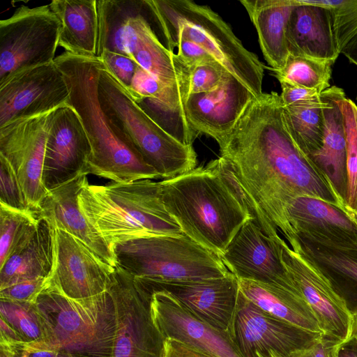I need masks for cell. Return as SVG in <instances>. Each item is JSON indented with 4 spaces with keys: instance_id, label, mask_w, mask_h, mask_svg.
<instances>
[{
    "instance_id": "cell-9",
    "label": "cell",
    "mask_w": 357,
    "mask_h": 357,
    "mask_svg": "<svg viewBox=\"0 0 357 357\" xmlns=\"http://www.w3.org/2000/svg\"><path fill=\"white\" fill-rule=\"evenodd\" d=\"M61 22L49 5L21 6L0 21V83L30 68L54 62Z\"/></svg>"
},
{
    "instance_id": "cell-52",
    "label": "cell",
    "mask_w": 357,
    "mask_h": 357,
    "mask_svg": "<svg viewBox=\"0 0 357 357\" xmlns=\"http://www.w3.org/2000/svg\"><path fill=\"white\" fill-rule=\"evenodd\" d=\"M354 329L357 334V315H354Z\"/></svg>"
},
{
    "instance_id": "cell-39",
    "label": "cell",
    "mask_w": 357,
    "mask_h": 357,
    "mask_svg": "<svg viewBox=\"0 0 357 357\" xmlns=\"http://www.w3.org/2000/svg\"><path fill=\"white\" fill-rule=\"evenodd\" d=\"M102 63L107 70L127 90L139 64L128 56L103 50L97 57Z\"/></svg>"
},
{
    "instance_id": "cell-40",
    "label": "cell",
    "mask_w": 357,
    "mask_h": 357,
    "mask_svg": "<svg viewBox=\"0 0 357 357\" xmlns=\"http://www.w3.org/2000/svg\"><path fill=\"white\" fill-rule=\"evenodd\" d=\"M50 278H38L24 280L0 289V299L36 303L47 287Z\"/></svg>"
},
{
    "instance_id": "cell-37",
    "label": "cell",
    "mask_w": 357,
    "mask_h": 357,
    "mask_svg": "<svg viewBox=\"0 0 357 357\" xmlns=\"http://www.w3.org/2000/svg\"><path fill=\"white\" fill-rule=\"evenodd\" d=\"M182 65L187 99L192 95L212 90L229 73L218 61L203 62L190 66Z\"/></svg>"
},
{
    "instance_id": "cell-17",
    "label": "cell",
    "mask_w": 357,
    "mask_h": 357,
    "mask_svg": "<svg viewBox=\"0 0 357 357\" xmlns=\"http://www.w3.org/2000/svg\"><path fill=\"white\" fill-rule=\"evenodd\" d=\"M150 313L164 339H175L214 357H243L230 334L201 319L166 291L151 293Z\"/></svg>"
},
{
    "instance_id": "cell-28",
    "label": "cell",
    "mask_w": 357,
    "mask_h": 357,
    "mask_svg": "<svg viewBox=\"0 0 357 357\" xmlns=\"http://www.w3.org/2000/svg\"><path fill=\"white\" fill-rule=\"evenodd\" d=\"M239 289L267 313L307 331L324 334L316 317L295 284L284 287L238 280Z\"/></svg>"
},
{
    "instance_id": "cell-41",
    "label": "cell",
    "mask_w": 357,
    "mask_h": 357,
    "mask_svg": "<svg viewBox=\"0 0 357 357\" xmlns=\"http://www.w3.org/2000/svg\"><path fill=\"white\" fill-rule=\"evenodd\" d=\"M282 92L280 95L283 106L308 104L321 101L317 90L296 86L287 82H280Z\"/></svg>"
},
{
    "instance_id": "cell-46",
    "label": "cell",
    "mask_w": 357,
    "mask_h": 357,
    "mask_svg": "<svg viewBox=\"0 0 357 357\" xmlns=\"http://www.w3.org/2000/svg\"><path fill=\"white\" fill-rule=\"evenodd\" d=\"M23 342L17 332L3 318L0 317V345L14 347Z\"/></svg>"
},
{
    "instance_id": "cell-26",
    "label": "cell",
    "mask_w": 357,
    "mask_h": 357,
    "mask_svg": "<svg viewBox=\"0 0 357 357\" xmlns=\"http://www.w3.org/2000/svg\"><path fill=\"white\" fill-rule=\"evenodd\" d=\"M31 231L0 266V289L24 280L50 278L55 259V227L38 216Z\"/></svg>"
},
{
    "instance_id": "cell-45",
    "label": "cell",
    "mask_w": 357,
    "mask_h": 357,
    "mask_svg": "<svg viewBox=\"0 0 357 357\" xmlns=\"http://www.w3.org/2000/svg\"><path fill=\"white\" fill-rule=\"evenodd\" d=\"M342 342L323 334L303 357H338Z\"/></svg>"
},
{
    "instance_id": "cell-7",
    "label": "cell",
    "mask_w": 357,
    "mask_h": 357,
    "mask_svg": "<svg viewBox=\"0 0 357 357\" xmlns=\"http://www.w3.org/2000/svg\"><path fill=\"white\" fill-rule=\"evenodd\" d=\"M112 250L116 266L143 281L199 280L230 273L219 256L184 234L133 239Z\"/></svg>"
},
{
    "instance_id": "cell-31",
    "label": "cell",
    "mask_w": 357,
    "mask_h": 357,
    "mask_svg": "<svg viewBox=\"0 0 357 357\" xmlns=\"http://www.w3.org/2000/svg\"><path fill=\"white\" fill-rule=\"evenodd\" d=\"M324 105L322 99L319 102L282 105L290 135L299 150L309 158L320 149L323 144L326 126Z\"/></svg>"
},
{
    "instance_id": "cell-24",
    "label": "cell",
    "mask_w": 357,
    "mask_h": 357,
    "mask_svg": "<svg viewBox=\"0 0 357 357\" xmlns=\"http://www.w3.org/2000/svg\"><path fill=\"white\" fill-rule=\"evenodd\" d=\"M324 100L325 132L321 147L310 158L331 184L345 208L348 190L347 135L342 105V89L331 86L321 93Z\"/></svg>"
},
{
    "instance_id": "cell-13",
    "label": "cell",
    "mask_w": 357,
    "mask_h": 357,
    "mask_svg": "<svg viewBox=\"0 0 357 357\" xmlns=\"http://www.w3.org/2000/svg\"><path fill=\"white\" fill-rule=\"evenodd\" d=\"M70 93L54 62L25 69L0 83V128L68 104Z\"/></svg>"
},
{
    "instance_id": "cell-5",
    "label": "cell",
    "mask_w": 357,
    "mask_h": 357,
    "mask_svg": "<svg viewBox=\"0 0 357 357\" xmlns=\"http://www.w3.org/2000/svg\"><path fill=\"white\" fill-rule=\"evenodd\" d=\"M168 50L178 40L204 48L256 97L261 94L264 65L247 50L215 11L189 0H144Z\"/></svg>"
},
{
    "instance_id": "cell-19",
    "label": "cell",
    "mask_w": 357,
    "mask_h": 357,
    "mask_svg": "<svg viewBox=\"0 0 357 357\" xmlns=\"http://www.w3.org/2000/svg\"><path fill=\"white\" fill-rule=\"evenodd\" d=\"M279 242L267 236L250 219L231 240L220 259L238 280L294 286L281 261Z\"/></svg>"
},
{
    "instance_id": "cell-11",
    "label": "cell",
    "mask_w": 357,
    "mask_h": 357,
    "mask_svg": "<svg viewBox=\"0 0 357 357\" xmlns=\"http://www.w3.org/2000/svg\"><path fill=\"white\" fill-rule=\"evenodd\" d=\"M321 335L267 313L239 291L231 335L243 357L268 351L303 357Z\"/></svg>"
},
{
    "instance_id": "cell-8",
    "label": "cell",
    "mask_w": 357,
    "mask_h": 357,
    "mask_svg": "<svg viewBox=\"0 0 357 357\" xmlns=\"http://www.w3.org/2000/svg\"><path fill=\"white\" fill-rule=\"evenodd\" d=\"M36 304L50 324L51 347L83 357H112L116 320L108 291L72 299L47 288Z\"/></svg>"
},
{
    "instance_id": "cell-33",
    "label": "cell",
    "mask_w": 357,
    "mask_h": 357,
    "mask_svg": "<svg viewBox=\"0 0 357 357\" xmlns=\"http://www.w3.org/2000/svg\"><path fill=\"white\" fill-rule=\"evenodd\" d=\"M333 63L329 61L289 54L283 68L273 72L280 82H287L322 93L331 87Z\"/></svg>"
},
{
    "instance_id": "cell-16",
    "label": "cell",
    "mask_w": 357,
    "mask_h": 357,
    "mask_svg": "<svg viewBox=\"0 0 357 357\" xmlns=\"http://www.w3.org/2000/svg\"><path fill=\"white\" fill-rule=\"evenodd\" d=\"M91 152L89 137L75 109L66 104L53 110L50 115L42 177L46 190L86 175Z\"/></svg>"
},
{
    "instance_id": "cell-32",
    "label": "cell",
    "mask_w": 357,
    "mask_h": 357,
    "mask_svg": "<svg viewBox=\"0 0 357 357\" xmlns=\"http://www.w3.org/2000/svg\"><path fill=\"white\" fill-rule=\"evenodd\" d=\"M0 317L17 332L23 342H45L50 346V324L36 303L0 299Z\"/></svg>"
},
{
    "instance_id": "cell-30",
    "label": "cell",
    "mask_w": 357,
    "mask_h": 357,
    "mask_svg": "<svg viewBox=\"0 0 357 357\" xmlns=\"http://www.w3.org/2000/svg\"><path fill=\"white\" fill-rule=\"evenodd\" d=\"M297 244L326 277L351 313L357 315V249L334 248L301 238Z\"/></svg>"
},
{
    "instance_id": "cell-27",
    "label": "cell",
    "mask_w": 357,
    "mask_h": 357,
    "mask_svg": "<svg viewBox=\"0 0 357 357\" xmlns=\"http://www.w3.org/2000/svg\"><path fill=\"white\" fill-rule=\"evenodd\" d=\"M255 26L264 59L272 70L283 68L289 56L286 29L295 0H241Z\"/></svg>"
},
{
    "instance_id": "cell-21",
    "label": "cell",
    "mask_w": 357,
    "mask_h": 357,
    "mask_svg": "<svg viewBox=\"0 0 357 357\" xmlns=\"http://www.w3.org/2000/svg\"><path fill=\"white\" fill-rule=\"evenodd\" d=\"M297 238L339 249H357V221L339 205L309 196L294 199L287 207Z\"/></svg>"
},
{
    "instance_id": "cell-10",
    "label": "cell",
    "mask_w": 357,
    "mask_h": 357,
    "mask_svg": "<svg viewBox=\"0 0 357 357\" xmlns=\"http://www.w3.org/2000/svg\"><path fill=\"white\" fill-rule=\"evenodd\" d=\"M107 291L114 301L116 320L112 357H162L165 339L151 319V292L118 266Z\"/></svg>"
},
{
    "instance_id": "cell-20",
    "label": "cell",
    "mask_w": 357,
    "mask_h": 357,
    "mask_svg": "<svg viewBox=\"0 0 357 357\" xmlns=\"http://www.w3.org/2000/svg\"><path fill=\"white\" fill-rule=\"evenodd\" d=\"M146 11L144 0L135 1L121 33L119 54L131 58L164 84L182 89L186 96L183 66L176 53L159 40L145 17Z\"/></svg>"
},
{
    "instance_id": "cell-47",
    "label": "cell",
    "mask_w": 357,
    "mask_h": 357,
    "mask_svg": "<svg viewBox=\"0 0 357 357\" xmlns=\"http://www.w3.org/2000/svg\"><path fill=\"white\" fill-rule=\"evenodd\" d=\"M338 357H357V337L353 330L350 337L342 342Z\"/></svg>"
},
{
    "instance_id": "cell-43",
    "label": "cell",
    "mask_w": 357,
    "mask_h": 357,
    "mask_svg": "<svg viewBox=\"0 0 357 357\" xmlns=\"http://www.w3.org/2000/svg\"><path fill=\"white\" fill-rule=\"evenodd\" d=\"M14 350V357H58L60 352L45 342H21Z\"/></svg>"
},
{
    "instance_id": "cell-34",
    "label": "cell",
    "mask_w": 357,
    "mask_h": 357,
    "mask_svg": "<svg viewBox=\"0 0 357 357\" xmlns=\"http://www.w3.org/2000/svg\"><path fill=\"white\" fill-rule=\"evenodd\" d=\"M38 215L0 204V266L36 227Z\"/></svg>"
},
{
    "instance_id": "cell-42",
    "label": "cell",
    "mask_w": 357,
    "mask_h": 357,
    "mask_svg": "<svg viewBox=\"0 0 357 357\" xmlns=\"http://www.w3.org/2000/svg\"><path fill=\"white\" fill-rule=\"evenodd\" d=\"M174 47L178 49L177 53H176L177 58L187 66L203 62L217 61L201 46L188 40H177L169 50L174 52Z\"/></svg>"
},
{
    "instance_id": "cell-1",
    "label": "cell",
    "mask_w": 357,
    "mask_h": 357,
    "mask_svg": "<svg viewBox=\"0 0 357 357\" xmlns=\"http://www.w3.org/2000/svg\"><path fill=\"white\" fill-rule=\"evenodd\" d=\"M213 160L252 220L269 238L279 231L289 244L296 239L287 207L309 196L344 208L329 181L294 143L287 128L280 95L262 93L248 106L233 129L218 139Z\"/></svg>"
},
{
    "instance_id": "cell-4",
    "label": "cell",
    "mask_w": 357,
    "mask_h": 357,
    "mask_svg": "<svg viewBox=\"0 0 357 357\" xmlns=\"http://www.w3.org/2000/svg\"><path fill=\"white\" fill-rule=\"evenodd\" d=\"M78 202L112 248L133 239L183 234L164 205L160 181L143 179L98 185L90 184L87 178Z\"/></svg>"
},
{
    "instance_id": "cell-51",
    "label": "cell",
    "mask_w": 357,
    "mask_h": 357,
    "mask_svg": "<svg viewBox=\"0 0 357 357\" xmlns=\"http://www.w3.org/2000/svg\"><path fill=\"white\" fill-rule=\"evenodd\" d=\"M58 357H83L71 353L60 351Z\"/></svg>"
},
{
    "instance_id": "cell-49",
    "label": "cell",
    "mask_w": 357,
    "mask_h": 357,
    "mask_svg": "<svg viewBox=\"0 0 357 357\" xmlns=\"http://www.w3.org/2000/svg\"><path fill=\"white\" fill-rule=\"evenodd\" d=\"M14 347L6 345H0V357H14Z\"/></svg>"
},
{
    "instance_id": "cell-36",
    "label": "cell",
    "mask_w": 357,
    "mask_h": 357,
    "mask_svg": "<svg viewBox=\"0 0 357 357\" xmlns=\"http://www.w3.org/2000/svg\"><path fill=\"white\" fill-rule=\"evenodd\" d=\"M305 1L330 10L335 37L341 53L349 42L357 35V0Z\"/></svg>"
},
{
    "instance_id": "cell-38",
    "label": "cell",
    "mask_w": 357,
    "mask_h": 357,
    "mask_svg": "<svg viewBox=\"0 0 357 357\" xmlns=\"http://www.w3.org/2000/svg\"><path fill=\"white\" fill-rule=\"evenodd\" d=\"M0 204L18 211H33L28 204L24 192L13 167L6 158L1 154Z\"/></svg>"
},
{
    "instance_id": "cell-12",
    "label": "cell",
    "mask_w": 357,
    "mask_h": 357,
    "mask_svg": "<svg viewBox=\"0 0 357 357\" xmlns=\"http://www.w3.org/2000/svg\"><path fill=\"white\" fill-rule=\"evenodd\" d=\"M290 245L283 238L279 242L287 273L314 312L324 335L346 340L351 335L354 315L320 269L300 250L297 238Z\"/></svg>"
},
{
    "instance_id": "cell-48",
    "label": "cell",
    "mask_w": 357,
    "mask_h": 357,
    "mask_svg": "<svg viewBox=\"0 0 357 357\" xmlns=\"http://www.w3.org/2000/svg\"><path fill=\"white\" fill-rule=\"evenodd\" d=\"M351 63L357 66V35L352 38L341 52Z\"/></svg>"
},
{
    "instance_id": "cell-15",
    "label": "cell",
    "mask_w": 357,
    "mask_h": 357,
    "mask_svg": "<svg viewBox=\"0 0 357 357\" xmlns=\"http://www.w3.org/2000/svg\"><path fill=\"white\" fill-rule=\"evenodd\" d=\"M114 268L81 241L55 228L54 266L47 288L72 299L93 297L108 290Z\"/></svg>"
},
{
    "instance_id": "cell-23",
    "label": "cell",
    "mask_w": 357,
    "mask_h": 357,
    "mask_svg": "<svg viewBox=\"0 0 357 357\" xmlns=\"http://www.w3.org/2000/svg\"><path fill=\"white\" fill-rule=\"evenodd\" d=\"M86 179V175H81L47 191L36 214L48 219L55 228L81 241L100 259L115 267L112 247L90 223L79 206V193Z\"/></svg>"
},
{
    "instance_id": "cell-14",
    "label": "cell",
    "mask_w": 357,
    "mask_h": 357,
    "mask_svg": "<svg viewBox=\"0 0 357 357\" xmlns=\"http://www.w3.org/2000/svg\"><path fill=\"white\" fill-rule=\"evenodd\" d=\"M51 112L20 119L0 128V154L13 167L36 213L47 192L42 177Z\"/></svg>"
},
{
    "instance_id": "cell-35",
    "label": "cell",
    "mask_w": 357,
    "mask_h": 357,
    "mask_svg": "<svg viewBox=\"0 0 357 357\" xmlns=\"http://www.w3.org/2000/svg\"><path fill=\"white\" fill-rule=\"evenodd\" d=\"M342 109L347 135L348 172L345 209L357 221V105L345 98Z\"/></svg>"
},
{
    "instance_id": "cell-22",
    "label": "cell",
    "mask_w": 357,
    "mask_h": 357,
    "mask_svg": "<svg viewBox=\"0 0 357 357\" xmlns=\"http://www.w3.org/2000/svg\"><path fill=\"white\" fill-rule=\"evenodd\" d=\"M255 96L238 79L227 73L212 90L189 96L186 119L197 133L215 141L229 132Z\"/></svg>"
},
{
    "instance_id": "cell-18",
    "label": "cell",
    "mask_w": 357,
    "mask_h": 357,
    "mask_svg": "<svg viewBox=\"0 0 357 357\" xmlns=\"http://www.w3.org/2000/svg\"><path fill=\"white\" fill-rule=\"evenodd\" d=\"M139 280L151 293L166 291L171 294L201 319L231 335L240 291L238 279L232 273L199 280Z\"/></svg>"
},
{
    "instance_id": "cell-44",
    "label": "cell",
    "mask_w": 357,
    "mask_h": 357,
    "mask_svg": "<svg viewBox=\"0 0 357 357\" xmlns=\"http://www.w3.org/2000/svg\"><path fill=\"white\" fill-rule=\"evenodd\" d=\"M162 357H214L173 338L165 339Z\"/></svg>"
},
{
    "instance_id": "cell-50",
    "label": "cell",
    "mask_w": 357,
    "mask_h": 357,
    "mask_svg": "<svg viewBox=\"0 0 357 357\" xmlns=\"http://www.w3.org/2000/svg\"><path fill=\"white\" fill-rule=\"evenodd\" d=\"M253 357H282L273 351H268L264 354L255 353Z\"/></svg>"
},
{
    "instance_id": "cell-29",
    "label": "cell",
    "mask_w": 357,
    "mask_h": 357,
    "mask_svg": "<svg viewBox=\"0 0 357 357\" xmlns=\"http://www.w3.org/2000/svg\"><path fill=\"white\" fill-rule=\"evenodd\" d=\"M49 6L61 22L59 46L73 54L96 56V0H54Z\"/></svg>"
},
{
    "instance_id": "cell-2",
    "label": "cell",
    "mask_w": 357,
    "mask_h": 357,
    "mask_svg": "<svg viewBox=\"0 0 357 357\" xmlns=\"http://www.w3.org/2000/svg\"><path fill=\"white\" fill-rule=\"evenodd\" d=\"M160 184L164 205L183 234L220 257L252 219L213 160Z\"/></svg>"
},
{
    "instance_id": "cell-3",
    "label": "cell",
    "mask_w": 357,
    "mask_h": 357,
    "mask_svg": "<svg viewBox=\"0 0 357 357\" xmlns=\"http://www.w3.org/2000/svg\"><path fill=\"white\" fill-rule=\"evenodd\" d=\"M54 62L63 74L69 89L68 104L78 114L91 144L85 174L114 183L161 178L112 130L98 100L102 65L99 59L63 52L56 56Z\"/></svg>"
},
{
    "instance_id": "cell-6",
    "label": "cell",
    "mask_w": 357,
    "mask_h": 357,
    "mask_svg": "<svg viewBox=\"0 0 357 357\" xmlns=\"http://www.w3.org/2000/svg\"><path fill=\"white\" fill-rule=\"evenodd\" d=\"M98 96L114 135L166 179L196 167L197 153L147 114L107 70L100 68Z\"/></svg>"
},
{
    "instance_id": "cell-25",
    "label": "cell",
    "mask_w": 357,
    "mask_h": 357,
    "mask_svg": "<svg viewBox=\"0 0 357 357\" xmlns=\"http://www.w3.org/2000/svg\"><path fill=\"white\" fill-rule=\"evenodd\" d=\"M286 29L289 54L335 63L340 52L328 8L295 0Z\"/></svg>"
}]
</instances>
